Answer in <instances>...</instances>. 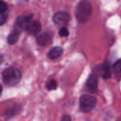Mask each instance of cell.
Returning <instances> with one entry per match:
<instances>
[{"instance_id": "12", "label": "cell", "mask_w": 121, "mask_h": 121, "mask_svg": "<svg viewBox=\"0 0 121 121\" xmlns=\"http://www.w3.org/2000/svg\"><path fill=\"white\" fill-rule=\"evenodd\" d=\"M21 33L15 30H13L8 35V38H7V41H8V43L9 44H14L17 41H18L19 38V35Z\"/></svg>"}, {"instance_id": "16", "label": "cell", "mask_w": 121, "mask_h": 121, "mask_svg": "<svg viewBox=\"0 0 121 121\" xmlns=\"http://www.w3.org/2000/svg\"><path fill=\"white\" fill-rule=\"evenodd\" d=\"M8 9V5L3 0H0V13H5Z\"/></svg>"}, {"instance_id": "17", "label": "cell", "mask_w": 121, "mask_h": 121, "mask_svg": "<svg viewBox=\"0 0 121 121\" xmlns=\"http://www.w3.org/2000/svg\"><path fill=\"white\" fill-rule=\"evenodd\" d=\"M8 18V15L5 14V13H0V26L4 24L6 22Z\"/></svg>"}, {"instance_id": "2", "label": "cell", "mask_w": 121, "mask_h": 121, "mask_svg": "<svg viewBox=\"0 0 121 121\" xmlns=\"http://www.w3.org/2000/svg\"><path fill=\"white\" fill-rule=\"evenodd\" d=\"M21 78V72L15 67H8L2 72V80L7 86L17 85L20 82Z\"/></svg>"}, {"instance_id": "11", "label": "cell", "mask_w": 121, "mask_h": 121, "mask_svg": "<svg viewBox=\"0 0 121 121\" xmlns=\"http://www.w3.org/2000/svg\"><path fill=\"white\" fill-rule=\"evenodd\" d=\"M113 72L116 79L119 80L121 79V59H119L113 66Z\"/></svg>"}, {"instance_id": "19", "label": "cell", "mask_w": 121, "mask_h": 121, "mask_svg": "<svg viewBox=\"0 0 121 121\" xmlns=\"http://www.w3.org/2000/svg\"><path fill=\"white\" fill-rule=\"evenodd\" d=\"M2 86L1 85V84H0V96H1V93H2Z\"/></svg>"}, {"instance_id": "1", "label": "cell", "mask_w": 121, "mask_h": 121, "mask_svg": "<svg viewBox=\"0 0 121 121\" xmlns=\"http://www.w3.org/2000/svg\"><path fill=\"white\" fill-rule=\"evenodd\" d=\"M92 7L88 0H81L77 5L75 11L77 20L79 22H85L90 18Z\"/></svg>"}, {"instance_id": "10", "label": "cell", "mask_w": 121, "mask_h": 121, "mask_svg": "<svg viewBox=\"0 0 121 121\" xmlns=\"http://www.w3.org/2000/svg\"><path fill=\"white\" fill-rule=\"evenodd\" d=\"M63 49L62 47L57 46L51 48L47 54V56L51 59H56L61 56L63 54Z\"/></svg>"}, {"instance_id": "5", "label": "cell", "mask_w": 121, "mask_h": 121, "mask_svg": "<svg viewBox=\"0 0 121 121\" xmlns=\"http://www.w3.org/2000/svg\"><path fill=\"white\" fill-rule=\"evenodd\" d=\"M70 20V15L68 13L65 11H58L54 14L53 21L56 25L60 26H65L69 22Z\"/></svg>"}, {"instance_id": "8", "label": "cell", "mask_w": 121, "mask_h": 121, "mask_svg": "<svg viewBox=\"0 0 121 121\" xmlns=\"http://www.w3.org/2000/svg\"><path fill=\"white\" fill-rule=\"evenodd\" d=\"M52 38L49 33H44L37 37V42L41 46H47L52 43Z\"/></svg>"}, {"instance_id": "14", "label": "cell", "mask_w": 121, "mask_h": 121, "mask_svg": "<svg viewBox=\"0 0 121 121\" xmlns=\"http://www.w3.org/2000/svg\"><path fill=\"white\" fill-rule=\"evenodd\" d=\"M46 88L48 91H53L56 89L57 83L55 80H51L46 85Z\"/></svg>"}, {"instance_id": "18", "label": "cell", "mask_w": 121, "mask_h": 121, "mask_svg": "<svg viewBox=\"0 0 121 121\" xmlns=\"http://www.w3.org/2000/svg\"><path fill=\"white\" fill-rule=\"evenodd\" d=\"M60 120L61 121H71V117H69V116L64 115L62 117V118Z\"/></svg>"}, {"instance_id": "9", "label": "cell", "mask_w": 121, "mask_h": 121, "mask_svg": "<svg viewBox=\"0 0 121 121\" xmlns=\"http://www.w3.org/2000/svg\"><path fill=\"white\" fill-rule=\"evenodd\" d=\"M41 24L39 21H31L30 23L27 27L26 30L30 34L36 35L41 30Z\"/></svg>"}, {"instance_id": "6", "label": "cell", "mask_w": 121, "mask_h": 121, "mask_svg": "<svg viewBox=\"0 0 121 121\" xmlns=\"http://www.w3.org/2000/svg\"><path fill=\"white\" fill-rule=\"evenodd\" d=\"M98 87V78L96 73L91 74L88 78L85 84V89L87 92L93 93L97 91Z\"/></svg>"}, {"instance_id": "7", "label": "cell", "mask_w": 121, "mask_h": 121, "mask_svg": "<svg viewBox=\"0 0 121 121\" xmlns=\"http://www.w3.org/2000/svg\"><path fill=\"white\" fill-rule=\"evenodd\" d=\"M98 71L100 75L104 79H107L111 76V69L109 64L107 62H104L100 66H98V68L96 69Z\"/></svg>"}, {"instance_id": "15", "label": "cell", "mask_w": 121, "mask_h": 121, "mask_svg": "<svg viewBox=\"0 0 121 121\" xmlns=\"http://www.w3.org/2000/svg\"><path fill=\"white\" fill-rule=\"evenodd\" d=\"M70 33L68 30V28L65 27H62L60 28V29L59 31V35L60 37H67L69 35Z\"/></svg>"}, {"instance_id": "3", "label": "cell", "mask_w": 121, "mask_h": 121, "mask_svg": "<svg viewBox=\"0 0 121 121\" xmlns=\"http://www.w3.org/2000/svg\"><path fill=\"white\" fill-rule=\"evenodd\" d=\"M97 99L88 95H84L79 99V108L82 112L88 113L96 106Z\"/></svg>"}, {"instance_id": "4", "label": "cell", "mask_w": 121, "mask_h": 121, "mask_svg": "<svg viewBox=\"0 0 121 121\" xmlns=\"http://www.w3.org/2000/svg\"><path fill=\"white\" fill-rule=\"evenodd\" d=\"M32 14H28L18 17L14 24V29L20 33L24 30L27 29L28 26L32 21Z\"/></svg>"}, {"instance_id": "13", "label": "cell", "mask_w": 121, "mask_h": 121, "mask_svg": "<svg viewBox=\"0 0 121 121\" xmlns=\"http://www.w3.org/2000/svg\"><path fill=\"white\" fill-rule=\"evenodd\" d=\"M19 106H13L11 108H8L5 111V116L7 117H12L13 116H14L15 115L17 114L18 112L19 111Z\"/></svg>"}]
</instances>
